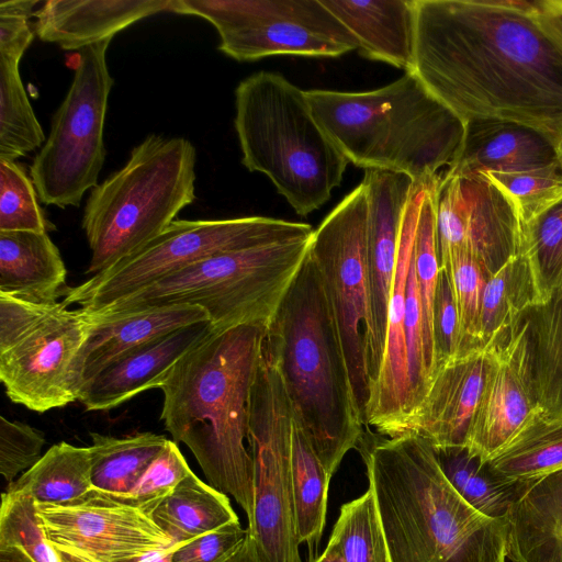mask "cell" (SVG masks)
<instances>
[{"label": "cell", "instance_id": "obj_47", "mask_svg": "<svg viewBox=\"0 0 562 562\" xmlns=\"http://www.w3.org/2000/svg\"><path fill=\"white\" fill-rule=\"evenodd\" d=\"M543 25L562 42V0H535Z\"/></svg>", "mask_w": 562, "mask_h": 562}, {"label": "cell", "instance_id": "obj_2", "mask_svg": "<svg viewBox=\"0 0 562 562\" xmlns=\"http://www.w3.org/2000/svg\"><path fill=\"white\" fill-rule=\"evenodd\" d=\"M357 450L390 562H508L505 519L481 514L456 492L427 439L367 429Z\"/></svg>", "mask_w": 562, "mask_h": 562}, {"label": "cell", "instance_id": "obj_8", "mask_svg": "<svg viewBox=\"0 0 562 562\" xmlns=\"http://www.w3.org/2000/svg\"><path fill=\"white\" fill-rule=\"evenodd\" d=\"M312 236L209 257L88 313L111 315L189 304L205 310L214 330L238 325L266 329L306 258Z\"/></svg>", "mask_w": 562, "mask_h": 562}, {"label": "cell", "instance_id": "obj_31", "mask_svg": "<svg viewBox=\"0 0 562 562\" xmlns=\"http://www.w3.org/2000/svg\"><path fill=\"white\" fill-rule=\"evenodd\" d=\"M487 465L510 484L562 469V417L548 416L537 408Z\"/></svg>", "mask_w": 562, "mask_h": 562}, {"label": "cell", "instance_id": "obj_20", "mask_svg": "<svg viewBox=\"0 0 562 562\" xmlns=\"http://www.w3.org/2000/svg\"><path fill=\"white\" fill-rule=\"evenodd\" d=\"M487 364L486 349L438 364L407 432L424 437L436 450L464 448L483 392Z\"/></svg>", "mask_w": 562, "mask_h": 562}, {"label": "cell", "instance_id": "obj_40", "mask_svg": "<svg viewBox=\"0 0 562 562\" xmlns=\"http://www.w3.org/2000/svg\"><path fill=\"white\" fill-rule=\"evenodd\" d=\"M0 546H19L35 562H61L46 537L35 499L13 483L1 496Z\"/></svg>", "mask_w": 562, "mask_h": 562}, {"label": "cell", "instance_id": "obj_44", "mask_svg": "<svg viewBox=\"0 0 562 562\" xmlns=\"http://www.w3.org/2000/svg\"><path fill=\"white\" fill-rule=\"evenodd\" d=\"M44 434L20 420L0 416V473L9 484L41 458Z\"/></svg>", "mask_w": 562, "mask_h": 562}, {"label": "cell", "instance_id": "obj_48", "mask_svg": "<svg viewBox=\"0 0 562 562\" xmlns=\"http://www.w3.org/2000/svg\"><path fill=\"white\" fill-rule=\"evenodd\" d=\"M227 562H262L255 539L249 533Z\"/></svg>", "mask_w": 562, "mask_h": 562}, {"label": "cell", "instance_id": "obj_32", "mask_svg": "<svg viewBox=\"0 0 562 562\" xmlns=\"http://www.w3.org/2000/svg\"><path fill=\"white\" fill-rule=\"evenodd\" d=\"M92 488L126 496L161 453L168 439L154 432L116 438L90 432Z\"/></svg>", "mask_w": 562, "mask_h": 562}, {"label": "cell", "instance_id": "obj_14", "mask_svg": "<svg viewBox=\"0 0 562 562\" xmlns=\"http://www.w3.org/2000/svg\"><path fill=\"white\" fill-rule=\"evenodd\" d=\"M91 328L82 308L57 302L0 349V380L15 404L45 413L78 401L80 357Z\"/></svg>", "mask_w": 562, "mask_h": 562}, {"label": "cell", "instance_id": "obj_46", "mask_svg": "<svg viewBox=\"0 0 562 562\" xmlns=\"http://www.w3.org/2000/svg\"><path fill=\"white\" fill-rule=\"evenodd\" d=\"M432 330L438 367V364L458 357L460 347L459 322L453 292L448 274L441 270L434 303Z\"/></svg>", "mask_w": 562, "mask_h": 562}, {"label": "cell", "instance_id": "obj_18", "mask_svg": "<svg viewBox=\"0 0 562 562\" xmlns=\"http://www.w3.org/2000/svg\"><path fill=\"white\" fill-rule=\"evenodd\" d=\"M361 182L368 203L366 254L371 311L368 355L371 389L383 359L401 225L415 181L403 173L367 169Z\"/></svg>", "mask_w": 562, "mask_h": 562}, {"label": "cell", "instance_id": "obj_9", "mask_svg": "<svg viewBox=\"0 0 562 562\" xmlns=\"http://www.w3.org/2000/svg\"><path fill=\"white\" fill-rule=\"evenodd\" d=\"M313 233L308 224L265 216L176 220L143 248L67 288L61 302L95 312L209 257Z\"/></svg>", "mask_w": 562, "mask_h": 562}, {"label": "cell", "instance_id": "obj_4", "mask_svg": "<svg viewBox=\"0 0 562 562\" xmlns=\"http://www.w3.org/2000/svg\"><path fill=\"white\" fill-rule=\"evenodd\" d=\"M263 349L279 370L295 419L331 479L345 454L357 449L367 426L333 307L310 252L266 328Z\"/></svg>", "mask_w": 562, "mask_h": 562}, {"label": "cell", "instance_id": "obj_16", "mask_svg": "<svg viewBox=\"0 0 562 562\" xmlns=\"http://www.w3.org/2000/svg\"><path fill=\"white\" fill-rule=\"evenodd\" d=\"M37 514L53 547L91 562H124L175 544L148 513L95 490L70 505H37Z\"/></svg>", "mask_w": 562, "mask_h": 562}, {"label": "cell", "instance_id": "obj_25", "mask_svg": "<svg viewBox=\"0 0 562 562\" xmlns=\"http://www.w3.org/2000/svg\"><path fill=\"white\" fill-rule=\"evenodd\" d=\"M504 519L508 562H562V469L517 483Z\"/></svg>", "mask_w": 562, "mask_h": 562}, {"label": "cell", "instance_id": "obj_51", "mask_svg": "<svg viewBox=\"0 0 562 562\" xmlns=\"http://www.w3.org/2000/svg\"><path fill=\"white\" fill-rule=\"evenodd\" d=\"M313 562H344L337 543L329 538L324 551Z\"/></svg>", "mask_w": 562, "mask_h": 562}, {"label": "cell", "instance_id": "obj_19", "mask_svg": "<svg viewBox=\"0 0 562 562\" xmlns=\"http://www.w3.org/2000/svg\"><path fill=\"white\" fill-rule=\"evenodd\" d=\"M416 224L417 184L414 183L401 225L383 359L379 375L371 385L366 409L367 426H373L379 434L389 437L407 432L411 419L405 313Z\"/></svg>", "mask_w": 562, "mask_h": 562}, {"label": "cell", "instance_id": "obj_29", "mask_svg": "<svg viewBox=\"0 0 562 562\" xmlns=\"http://www.w3.org/2000/svg\"><path fill=\"white\" fill-rule=\"evenodd\" d=\"M151 517L175 543L239 520L227 495L192 471L155 507Z\"/></svg>", "mask_w": 562, "mask_h": 562}, {"label": "cell", "instance_id": "obj_36", "mask_svg": "<svg viewBox=\"0 0 562 562\" xmlns=\"http://www.w3.org/2000/svg\"><path fill=\"white\" fill-rule=\"evenodd\" d=\"M436 453L446 479L468 504L487 517L505 518L516 484L499 479L487 462L470 456L465 448L436 450Z\"/></svg>", "mask_w": 562, "mask_h": 562}, {"label": "cell", "instance_id": "obj_22", "mask_svg": "<svg viewBox=\"0 0 562 562\" xmlns=\"http://www.w3.org/2000/svg\"><path fill=\"white\" fill-rule=\"evenodd\" d=\"M38 2H0V157L12 160L46 140L19 70L21 57L34 38L30 18Z\"/></svg>", "mask_w": 562, "mask_h": 562}, {"label": "cell", "instance_id": "obj_24", "mask_svg": "<svg viewBox=\"0 0 562 562\" xmlns=\"http://www.w3.org/2000/svg\"><path fill=\"white\" fill-rule=\"evenodd\" d=\"M172 0H48L35 11L40 40L66 50L113 36L133 23L169 11Z\"/></svg>", "mask_w": 562, "mask_h": 562}, {"label": "cell", "instance_id": "obj_27", "mask_svg": "<svg viewBox=\"0 0 562 562\" xmlns=\"http://www.w3.org/2000/svg\"><path fill=\"white\" fill-rule=\"evenodd\" d=\"M352 34L360 54L409 72L413 67L414 0H321Z\"/></svg>", "mask_w": 562, "mask_h": 562}, {"label": "cell", "instance_id": "obj_13", "mask_svg": "<svg viewBox=\"0 0 562 562\" xmlns=\"http://www.w3.org/2000/svg\"><path fill=\"white\" fill-rule=\"evenodd\" d=\"M367 217V194L361 182L314 229L308 248L333 307L355 397L366 426L371 335Z\"/></svg>", "mask_w": 562, "mask_h": 562}, {"label": "cell", "instance_id": "obj_38", "mask_svg": "<svg viewBox=\"0 0 562 562\" xmlns=\"http://www.w3.org/2000/svg\"><path fill=\"white\" fill-rule=\"evenodd\" d=\"M522 250L543 304L562 299V199L524 225Z\"/></svg>", "mask_w": 562, "mask_h": 562}, {"label": "cell", "instance_id": "obj_35", "mask_svg": "<svg viewBox=\"0 0 562 562\" xmlns=\"http://www.w3.org/2000/svg\"><path fill=\"white\" fill-rule=\"evenodd\" d=\"M292 480L299 542L306 543L308 562L318 555L323 536L330 477L294 417L292 432Z\"/></svg>", "mask_w": 562, "mask_h": 562}, {"label": "cell", "instance_id": "obj_10", "mask_svg": "<svg viewBox=\"0 0 562 562\" xmlns=\"http://www.w3.org/2000/svg\"><path fill=\"white\" fill-rule=\"evenodd\" d=\"M111 40L75 55L72 82L31 165V179L46 205L79 206L83 194L98 186L106 156L103 130L114 83L106 63Z\"/></svg>", "mask_w": 562, "mask_h": 562}, {"label": "cell", "instance_id": "obj_33", "mask_svg": "<svg viewBox=\"0 0 562 562\" xmlns=\"http://www.w3.org/2000/svg\"><path fill=\"white\" fill-rule=\"evenodd\" d=\"M91 467L90 447L61 441L52 446L13 484L26 490L37 505H70L93 490Z\"/></svg>", "mask_w": 562, "mask_h": 562}, {"label": "cell", "instance_id": "obj_6", "mask_svg": "<svg viewBox=\"0 0 562 562\" xmlns=\"http://www.w3.org/2000/svg\"><path fill=\"white\" fill-rule=\"evenodd\" d=\"M235 110L241 164L267 176L297 215L324 205L349 161L313 116L305 91L259 71L237 86Z\"/></svg>", "mask_w": 562, "mask_h": 562}, {"label": "cell", "instance_id": "obj_50", "mask_svg": "<svg viewBox=\"0 0 562 562\" xmlns=\"http://www.w3.org/2000/svg\"><path fill=\"white\" fill-rule=\"evenodd\" d=\"M175 544L168 549L154 550L124 562H170V555Z\"/></svg>", "mask_w": 562, "mask_h": 562}, {"label": "cell", "instance_id": "obj_21", "mask_svg": "<svg viewBox=\"0 0 562 562\" xmlns=\"http://www.w3.org/2000/svg\"><path fill=\"white\" fill-rule=\"evenodd\" d=\"M212 330L210 321L199 322L130 350L86 381L78 401L89 412L110 411L161 387L175 364Z\"/></svg>", "mask_w": 562, "mask_h": 562}, {"label": "cell", "instance_id": "obj_30", "mask_svg": "<svg viewBox=\"0 0 562 562\" xmlns=\"http://www.w3.org/2000/svg\"><path fill=\"white\" fill-rule=\"evenodd\" d=\"M542 304L532 266L521 249L485 284L481 311L483 348L499 341L532 307Z\"/></svg>", "mask_w": 562, "mask_h": 562}, {"label": "cell", "instance_id": "obj_43", "mask_svg": "<svg viewBox=\"0 0 562 562\" xmlns=\"http://www.w3.org/2000/svg\"><path fill=\"white\" fill-rule=\"evenodd\" d=\"M191 472L173 440H168L136 486L123 497L151 516L155 507Z\"/></svg>", "mask_w": 562, "mask_h": 562}, {"label": "cell", "instance_id": "obj_23", "mask_svg": "<svg viewBox=\"0 0 562 562\" xmlns=\"http://www.w3.org/2000/svg\"><path fill=\"white\" fill-rule=\"evenodd\" d=\"M557 164V139L544 132L515 122L474 120L465 123L461 148L446 171L515 173Z\"/></svg>", "mask_w": 562, "mask_h": 562}, {"label": "cell", "instance_id": "obj_12", "mask_svg": "<svg viewBox=\"0 0 562 562\" xmlns=\"http://www.w3.org/2000/svg\"><path fill=\"white\" fill-rule=\"evenodd\" d=\"M169 12L209 21L218 33V49L238 61L339 57L358 49L321 0H172Z\"/></svg>", "mask_w": 562, "mask_h": 562}, {"label": "cell", "instance_id": "obj_1", "mask_svg": "<svg viewBox=\"0 0 562 562\" xmlns=\"http://www.w3.org/2000/svg\"><path fill=\"white\" fill-rule=\"evenodd\" d=\"M414 74L464 123L515 122L557 139L562 42L535 1L414 0Z\"/></svg>", "mask_w": 562, "mask_h": 562}, {"label": "cell", "instance_id": "obj_52", "mask_svg": "<svg viewBox=\"0 0 562 562\" xmlns=\"http://www.w3.org/2000/svg\"><path fill=\"white\" fill-rule=\"evenodd\" d=\"M55 549L57 550L61 562H91L87 558H85L78 553H75L72 551L59 549V548H55Z\"/></svg>", "mask_w": 562, "mask_h": 562}, {"label": "cell", "instance_id": "obj_17", "mask_svg": "<svg viewBox=\"0 0 562 562\" xmlns=\"http://www.w3.org/2000/svg\"><path fill=\"white\" fill-rule=\"evenodd\" d=\"M486 350L483 392L464 443L468 453L483 462L501 451L538 408L526 316Z\"/></svg>", "mask_w": 562, "mask_h": 562}, {"label": "cell", "instance_id": "obj_15", "mask_svg": "<svg viewBox=\"0 0 562 562\" xmlns=\"http://www.w3.org/2000/svg\"><path fill=\"white\" fill-rule=\"evenodd\" d=\"M439 267L462 251L491 277L522 249L524 225L513 198L485 173L445 171L437 187Z\"/></svg>", "mask_w": 562, "mask_h": 562}, {"label": "cell", "instance_id": "obj_45", "mask_svg": "<svg viewBox=\"0 0 562 562\" xmlns=\"http://www.w3.org/2000/svg\"><path fill=\"white\" fill-rule=\"evenodd\" d=\"M247 533L239 520L227 524L184 543H176L170 562H227Z\"/></svg>", "mask_w": 562, "mask_h": 562}, {"label": "cell", "instance_id": "obj_41", "mask_svg": "<svg viewBox=\"0 0 562 562\" xmlns=\"http://www.w3.org/2000/svg\"><path fill=\"white\" fill-rule=\"evenodd\" d=\"M34 183L15 160L0 157V232L54 229L37 202Z\"/></svg>", "mask_w": 562, "mask_h": 562}, {"label": "cell", "instance_id": "obj_49", "mask_svg": "<svg viewBox=\"0 0 562 562\" xmlns=\"http://www.w3.org/2000/svg\"><path fill=\"white\" fill-rule=\"evenodd\" d=\"M0 562H35L27 552L19 546H0Z\"/></svg>", "mask_w": 562, "mask_h": 562}, {"label": "cell", "instance_id": "obj_5", "mask_svg": "<svg viewBox=\"0 0 562 562\" xmlns=\"http://www.w3.org/2000/svg\"><path fill=\"white\" fill-rule=\"evenodd\" d=\"M313 116L349 162L415 182L454 161L465 123L411 72L364 92L307 90Z\"/></svg>", "mask_w": 562, "mask_h": 562}, {"label": "cell", "instance_id": "obj_28", "mask_svg": "<svg viewBox=\"0 0 562 562\" xmlns=\"http://www.w3.org/2000/svg\"><path fill=\"white\" fill-rule=\"evenodd\" d=\"M67 270L47 233L0 232V292L40 304L64 293Z\"/></svg>", "mask_w": 562, "mask_h": 562}, {"label": "cell", "instance_id": "obj_34", "mask_svg": "<svg viewBox=\"0 0 562 562\" xmlns=\"http://www.w3.org/2000/svg\"><path fill=\"white\" fill-rule=\"evenodd\" d=\"M526 319L537 407L562 417V299L532 307Z\"/></svg>", "mask_w": 562, "mask_h": 562}, {"label": "cell", "instance_id": "obj_42", "mask_svg": "<svg viewBox=\"0 0 562 562\" xmlns=\"http://www.w3.org/2000/svg\"><path fill=\"white\" fill-rule=\"evenodd\" d=\"M485 175L513 198L522 225L562 199V171L559 164L525 172Z\"/></svg>", "mask_w": 562, "mask_h": 562}, {"label": "cell", "instance_id": "obj_7", "mask_svg": "<svg viewBox=\"0 0 562 562\" xmlns=\"http://www.w3.org/2000/svg\"><path fill=\"white\" fill-rule=\"evenodd\" d=\"M194 146L183 137L148 135L117 171L95 186L81 226L94 276L160 235L195 200Z\"/></svg>", "mask_w": 562, "mask_h": 562}, {"label": "cell", "instance_id": "obj_26", "mask_svg": "<svg viewBox=\"0 0 562 562\" xmlns=\"http://www.w3.org/2000/svg\"><path fill=\"white\" fill-rule=\"evenodd\" d=\"M86 313L91 319V328L80 357L83 383L138 346L182 327L210 321L205 310L189 304L111 315Z\"/></svg>", "mask_w": 562, "mask_h": 562}, {"label": "cell", "instance_id": "obj_3", "mask_svg": "<svg viewBox=\"0 0 562 562\" xmlns=\"http://www.w3.org/2000/svg\"><path fill=\"white\" fill-rule=\"evenodd\" d=\"M265 331L257 325L213 329L160 387L165 429L191 450L211 486L234 497L248 527L254 520L249 403Z\"/></svg>", "mask_w": 562, "mask_h": 562}, {"label": "cell", "instance_id": "obj_53", "mask_svg": "<svg viewBox=\"0 0 562 562\" xmlns=\"http://www.w3.org/2000/svg\"><path fill=\"white\" fill-rule=\"evenodd\" d=\"M557 154H558V162H559L560 169L562 171V130L560 132L558 143H557Z\"/></svg>", "mask_w": 562, "mask_h": 562}, {"label": "cell", "instance_id": "obj_39", "mask_svg": "<svg viewBox=\"0 0 562 562\" xmlns=\"http://www.w3.org/2000/svg\"><path fill=\"white\" fill-rule=\"evenodd\" d=\"M450 280L457 307L462 356L484 349L481 341V311L485 284L484 268L465 252H453L441 266Z\"/></svg>", "mask_w": 562, "mask_h": 562}, {"label": "cell", "instance_id": "obj_37", "mask_svg": "<svg viewBox=\"0 0 562 562\" xmlns=\"http://www.w3.org/2000/svg\"><path fill=\"white\" fill-rule=\"evenodd\" d=\"M330 538L344 562H390L374 494L368 490L340 507Z\"/></svg>", "mask_w": 562, "mask_h": 562}, {"label": "cell", "instance_id": "obj_11", "mask_svg": "<svg viewBox=\"0 0 562 562\" xmlns=\"http://www.w3.org/2000/svg\"><path fill=\"white\" fill-rule=\"evenodd\" d=\"M293 425L294 413L283 381L262 347L249 403L254 520L247 528L262 562H303L293 497Z\"/></svg>", "mask_w": 562, "mask_h": 562}]
</instances>
